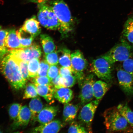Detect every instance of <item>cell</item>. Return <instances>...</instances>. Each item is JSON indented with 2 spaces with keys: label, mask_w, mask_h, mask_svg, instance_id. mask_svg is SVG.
<instances>
[{
  "label": "cell",
  "mask_w": 133,
  "mask_h": 133,
  "mask_svg": "<svg viewBox=\"0 0 133 133\" xmlns=\"http://www.w3.org/2000/svg\"><path fill=\"white\" fill-rule=\"evenodd\" d=\"M38 94L44 97L48 103L54 102V94L56 88L52 85H40L35 84Z\"/></svg>",
  "instance_id": "obj_15"
},
{
  "label": "cell",
  "mask_w": 133,
  "mask_h": 133,
  "mask_svg": "<svg viewBox=\"0 0 133 133\" xmlns=\"http://www.w3.org/2000/svg\"><path fill=\"white\" fill-rule=\"evenodd\" d=\"M16 33L23 48L28 47L32 44L35 38L30 33L22 28L17 31Z\"/></svg>",
  "instance_id": "obj_23"
},
{
  "label": "cell",
  "mask_w": 133,
  "mask_h": 133,
  "mask_svg": "<svg viewBox=\"0 0 133 133\" xmlns=\"http://www.w3.org/2000/svg\"><path fill=\"white\" fill-rule=\"evenodd\" d=\"M50 66L45 61H41L40 63L39 69L37 76H47Z\"/></svg>",
  "instance_id": "obj_36"
},
{
  "label": "cell",
  "mask_w": 133,
  "mask_h": 133,
  "mask_svg": "<svg viewBox=\"0 0 133 133\" xmlns=\"http://www.w3.org/2000/svg\"><path fill=\"white\" fill-rule=\"evenodd\" d=\"M0 70L13 89L19 90L26 86V81L23 77L19 64L10 53L0 61Z\"/></svg>",
  "instance_id": "obj_1"
},
{
  "label": "cell",
  "mask_w": 133,
  "mask_h": 133,
  "mask_svg": "<svg viewBox=\"0 0 133 133\" xmlns=\"http://www.w3.org/2000/svg\"><path fill=\"white\" fill-rule=\"evenodd\" d=\"M64 125L61 121L56 119L35 128L33 132L55 133L59 132Z\"/></svg>",
  "instance_id": "obj_14"
},
{
  "label": "cell",
  "mask_w": 133,
  "mask_h": 133,
  "mask_svg": "<svg viewBox=\"0 0 133 133\" xmlns=\"http://www.w3.org/2000/svg\"><path fill=\"white\" fill-rule=\"evenodd\" d=\"M73 74L72 71L69 68L62 66L59 69V74L61 77L72 75Z\"/></svg>",
  "instance_id": "obj_39"
},
{
  "label": "cell",
  "mask_w": 133,
  "mask_h": 133,
  "mask_svg": "<svg viewBox=\"0 0 133 133\" xmlns=\"http://www.w3.org/2000/svg\"><path fill=\"white\" fill-rule=\"evenodd\" d=\"M71 61L73 73L80 85L85 77L83 71L87 69V61L82 53L79 50H77L71 54Z\"/></svg>",
  "instance_id": "obj_7"
},
{
  "label": "cell",
  "mask_w": 133,
  "mask_h": 133,
  "mask_svg": "<svg viewBox=\"0 0 133 133\" xmlns=\"http://www.w3.org/2000/svg\"><path fill=\"white\" fill-rule=\"evenodd\" d=\"M60 24L59 30L63 34L66 35L72 30L74 20L67 4L63 0H52L49 2Z\"/></svg>",
  "instance_id": "obj_3"
},
{
  "label": "cell",
  "mask_w": 133,
  "mask_h": 133,
  "mask_svg": "<svg viewBox=\"0 0 133 133\" xmlns=\"http://www.w3.org/2000/svg\"><path fill=\"white\" fill-rule=\"evenodd\" d=\"M30 110L26 105L22 107L17 118L12 125L13 129L24 128L28 125L31 118Z\"/></svg>",
  "instance_id": "obj_12"
},
{
  "label": "cell",
  "mask_w": 133,
  "mask_h": 133,
  "mask_svg": "<svg viewBox=\"0 0 133 133\" xmlns=\"http://www.w3.org/2000/svg\"><path fill=\"white\" fill-rule=\"evenodd\" d=\"M40 38L43 50L45 55L55 51L56 46L50 36L45 34H41Z\"/></svg>",
  "instance_id": "obj_24"
},
{
  "label": "cell",
  "mask_w": 133,
  "mask_h": 133,
  "mask_svg": "<svg viewBox=\"0 0 133 133\" xmlns=\"http://www.w3.org/2000/svg\"><path fill=\"white\" fill-rule=\"evenodd\" d=\"M122 66L123 69L130 74L133 78V59L130 58L123 62Z\"/></svg>",
  "instance_id": "obj_37"
},
{
  "label": "cell",
  "mask_w": 133,
  "mask_h": 133,
  "mask_svg": "<svg viewBox=\"0 0 133 133\" xmlns=\"http://www.w3.org/2000/svg\"><path fill=\"white\" fill-rule=\"evenodd\" d=\"M11 54L15 58L17 62L19 64L23 77L27 82L28 80H29L30 79L29 70H28V62L16 58L12 54Z\"/></svg>",
  "instance_id": "obj_30"
},
{
  "label": "cell",
  "mask_w": 133,
  "mask_h": 133,
  "mask_svg": "<svg viewBox=\"0 0 133 133\" xmlns=\"http://www.w3.org/2000/svg\"><path fill=\"white\" fill-rule=\"evenodd\" d=\"M59 69L57 65L50 66L48 73V76L51 80L54 78L59 74Z\"/></svg>",
  "instance_id": "obj_38"
},
{
  "label": "cell",
  "mask_w": 133,
  "mask_h": 133,
  "mask_svg": "<svg viewBox=\"0 0 133 133\" xmlns=\"http://www.w3.org/2000/svg\"><path fill=\"white\" fill-rule=\"evenodd\" d=\"M119 113L125 118L132 129L133 133V111L127 104H121L117 107Z\"/></svg>",
  "instance_id": "obj_25"
},
{
  "label": "cell",
  "mask_w": 133,
  "mask_h": 133,
  "mask_svg": "<svg viewBox=\"0 0 133 133\" xmlns=\"http://www.w3.org/2000/svg\"><path fill=\"white\" fill-rule=\"evenodd\" d=\"M61 76L59 74L54 78L51 80V83L52 85L56 89H59V82Z\"/></svg>",
  "instance_id": "obj_40"
},
{
  "label": "cell",
  "mask_w": 133,
  "mask_h": 133,
  "mask_svg": "<svg viewBox=\"0 0 133 133\" xmlns=\"http://www.w3.org/2000/svg\"><path fill=\"white\" fill-rule=\"evenodd\" d=\"M122 33L123 38L133 46V15L125 23Z\"/></svg>",
  "instance_id": "obj_21"
},
{
  "label": "cell",
  "mask_w": 133,
  "mask_h": 133,
  "mask_svg": "<svg viewBox=\"0 0 133 133\" xmlns=\"http://www.w3.org/2000/svg\"><path fill=\"white\" fill-rule=\"evenodd\" d=\"M104 124L109 132H131L132 129L119 113L117 107L106 109L104 113Z\"/></svg>",
  "instance_id": "obj_2"
},
{
  "label": "cell",
  "mask_w": 133,
  "mask_h": 133,
  "mask_svg": "<svg viewBox=\"0 0 133 133\" xmlns=\"http://www.w3.org/2000/svg\"><path fill=\"white\" fill-rule=\"evenodd\" d=\"M74 97L73 91L69 88L56 89L54 97L62 104L68 103L72 100Z\"/></svg>",
  "instance_id": "obj_18"
},
{
  "label": "cell",
  "mask_w": 133,
  "mask_h": 133,
  "mask_svg": "<svg viewBox=\"0 0 133 133\" xmlns=\"http://www.w3.org/2000/svg\"><path fill=\"white\" fill-rule=\"evenodd\" d=\"M95 82L94 75L91 74L85 77L79 85L81 86V90L79 97L81 104H87L94 98L93 86Z\"/></svg>",
  "instance_id": "obj_8"
},
{
  "label": "cell",
  "mask_w": 133,
  "mask_h": 133,
  "mask_svg": "<svg viewBox=\"0 0 133 133\" xmlns=\"http://www.w3.org/2000/svg\"><path fill=\"white\" fill-rule=\"evenodd\" d=\"M10 53L15 57L27 62L33 58L39 59L42 54L40 47L35 44L26 48L11 51Z\"/></svg>",
  "instance_id": "obj_9"
},
{
  "label": "cell",
  "mask_w": 133,
  "mask_h": 133,
  "mask_svg": "<svg viewBox=\"0 0 133 133\" xmlns=\"http://www.w3.org/2000/svg\"><path fill=\"white\" fill-rule=\"evenodd\" d=\"M6 44L9 52L11 51L23 49L15 30H8L6 37Z\"/></svg>",
  "instance_id": "obj_16"
},
{
  "label": "cell",
  "mask_w": 133,
  "mask_h": 133,
  "mask_svg": "<svg viewBox=\"0 0 133 133\" xmlns=\"http://www.w3.org/2000/svg\"><path fill=\"white\" fill-rule=\"evenodd\" d=\"M58 52L54 51L52 52L46 54L44 57L45 61L50 65H57L59 63Z\"/></svg>",
  "instance_id": "obj_33"
},
{
  "label": "cell",
  "mask_w": 133,
  "mask_h": 133,
  "mask_svg": "<svg viewBox=\"0 0 133 133\" xmlns=\"http://www.w3.org/2000/svg\"><path fill=\"white\" fill-rule=\"evenodd\" d=\"M110 86L109 83L102 81L95 82L93 89L94 97L96 99L100 100L109 90Z\"/></svg>",
  "instance_id": "obj_20"
},
{
  "label": "cell",
  "mask_w": 133,
  "mask_h": 133,
  "mask_svg": "<svg viewBox=\"0 0 133 133\" xmlns=\"http://www.w3.org/2000/svg\"><path fill=\"white\" fill-rule=\"evenodd\" d=\"M77 81L76 76H73L72 75L62 77L61 76L59 82V88H69L72 87L75 84Z\"/></svg>",
  "instance_id": "obj_28"
},
{
  "label": "cell",
  "mask_w": 133,
  "mask_h": 133,
  "mask_svg": "<svg viewBox=\"0 0 133 133\" xmlns=\"http://www.w3.org/2000/svg\"><path fill=\"white\" fill-rule=\"evenodd\" d=\"M88 130L77 122L72 121L68 130V133H84L89 132Z\"/></svg>",
  "instance_id": "obj_34"
},
{
  "label": "cell",
  "mask_w": 133,
  "mask_h": 133,
  "mask_svg": "<svg viewBox=\"0 0 133 133\" xmlns=\"http://www.w3.org/2000/svg\"><path fill=\"white\" fill-rule=\"evenodd\" d=\"M38 93L34 84L29 83L26 86L23 99L34 98L38 96Z\"/></svg>",
  "instance_id": "obj_31"
},
{
  "label": "cell",
  "mask_w": 133,
  "mask_h": 133,
  "mask_svg": "<svg viewBox=\"0 0 133 133\" xmlns=\"http://www.w3.org/2000/svg\"><path fill=\"white\" fill-rule=\"evenodd\" d=\"M112 65L102 56L93 61L91 70L99 78L109 83L112 79Z\"/></svg>",
  "instance_id": "obj_6"
},
{
  "label": "cell",
  "mask_w": 133,
  "mask_h": 133,
  "mask_svg": "<svg viewBox=\"0 0 133 133\" xmlns=\"http://www.w3.org/2000/svg\"><path fill=\"white\" fill-rule=\"evenodd\" d=\"M2 130H1V129H0V133H2Z\"/></svg>",
  "instance_id": "obj_42"
},
{
  "label": "cell",
  "mask_w": 133,
  "mask_h": 133,
  "mask_svg": "<svg viewBox=\"0 0 133 133\" xmlns=\"http://www.w3.org/2000/svg\"><path fill=\"white\" fill-rule=\"evenodd\" d=\"M61 52V55L59 58V64L63 67L69 68L73 72L70 50L67 49H64Z\"/></svg>",
  "instance_id": "obj_27"
},
{
  "label": "cell",
  "mask_w": 133,
  "mask_h": 133,
  "mask_svg": "<svg viewBox=\"0 0 133 133\" xmlns=\"http://www.w3.org/2000/svg\"><path fill=\"white\" fill-rule=\"evenodd\" d=\"M117 76L119 86L126 95L133 96V78L123 69L118 70Z\"/></svg>",
  "instance_id": "obj_11"
},
{
  "label": "cell",
  "mask_w": 133,
  "mask_h": 133,
  "mask_svg": "<svg viewBox=\"0 0 133 133\" xmlns=\"http://www.w3.org/2000/svg\"><path fill=\"white\" fill-rule=\"evenodd\" d=\"M99 101L96 99L90 101L84 106L79 112L78 118L83 124L85 125L89 130L91 129V125Z\"/></svg>",
  "instance_id": "obj_10"
},
{
  "label": "cell",
  "mask_w": 133,
  "mask_h": 133,
  "mask_svg": "<svg viewBox=\"0 0 133 133\" xmlns=\"http://www.w3.org/2000/svg\"><path fill=\"white\" fill-rule=\"evenodd\" d=\"M23 29L32 35L35 38L40 34L41 29L39 22L34 16L25 21Z\"/></svg>",
  "instance_id": "obj_17"
},
{
  "label": "cell",
  "mask_w": 133,
  "mask_h": 133,
  "mask_svg": "<svg viewBox=\"0 0 133 133\" xmlns=\"http://www.w3.org/2000/svg\"><path fill=\"white\" fill-rule=\"evenodd\" d=\"M32 82L35 84L40 85H52L51 80L48 76H36L33 78Z\"/></svg>",
  "instance_id": "obj_35"
},
{
  "label": "cell",
  "mask_w": 133,
  "mask_h": 133,
  "mask_svg": "<svg viewBox=\"0 0 133 133\" xmlns=\"http://www.w3.org/2000/svg\"><path fill=\"white\" fill-rule=\"evenodd\" d=\"M28 70L30 77L34 78L37 75L39 71L40 62L38 58H33L28 63Z\"/></svg>",
  "instance_id": "obj_29"
},
{
  "label": "cell",
  "mask_w": 133,
  "mask_h": 133,
  "mask_svg": "<svg viewBox=\"0 0 133 133\" xmlns=\"http://www.w3.org/2000/svg\"><path fill=\"white\" fill-rule=\"evenodd\" d=\"M79 106L72 104H65L63 111V120L65 123L71 122L75 118Z\"/></svg>",
  "instance_id": "obj_19"
},
{
  "label": "cell",
  "mask_w": 133,
  "mask_h": 133,
  "mask_svg": "<svg viewBox=\"0 0 133 133\" xmlns=\"http://www.w3.org/2000/svg\"><path fill=\"white\" fill-rule=\"evenodd\" d=\"M29 107L31 112V120L35 122L36 121V118L43 107L40 98L37 96L31 99L29 103Z\"/></svg>",
  "instance_id": "obj_22"
},
{
  "label": "cell",
  "mask_w": 133,
  "mask_h": 133,
  "mask_svg": "<svg viewBox=\"0 0 133 133\" xmlns=\"http://www.w3.org/2000/svg\"><path fill=\"white\" fill-rule=\"evenodd\" d=\"M8 30L3 29L0 26V61L9 53L6 46L5 40Z\"/></svg>",
  "instance_id": "obj_26"
},
{
  "label": "cell",
  "mask_w": 133,
  "mask_h": 133,
  "mask_svg": "<svg viewBox=\"0 0 133 133\" xmlns=\"http://www.w3.org/2000/svg\"><path fill=\"white\" fill-rule=\"evenodd\" d=\"M30 2L36 3L38 4H44L50 0H28Z\"/></svg>",
  "instance_id": "obj_41"
},
{
  "label": "cell",
  "mask_w": 133,
  "mask_h": 133,
  "mask_svg": "<svg viewBox=\"0 0 133 133\" xmlns=\"http://www.w3.org/2000/svg\"><path fill=\"white\" fill-rule=\"evenodd\" d=\"M59 111L57 106H48L42 109L38 114L36 121L41 124L47 123L52 121Z\"/></svg>",
  "instance_id": "obj_13"
},
{
  "label": "cell",
  "mask_w": 133,
  "mask_h": 133,
  "mask_svg": "<svg viewBox=\"0 0 133 133\" xmlns=\"http://www.w3.org/2000/svg\"><path fill=\"white\" fill-rule=\"evenodd\" d=\"M21 105L18 103H14L11 105L8 109V113L11 119L15 120L17 118L22 107Z\"/></svg>",
  "instance_id": "obj_32"
},
{
  "label": "cell",
  "mask_w": 133,
  "mask_h": 133,
  "mask_svg": "<svg viewBox=\"0 0 133 133\" xmlns=\"http://www.w3.org/2000/svg\"><path fill=\"white\" fill-rule=\"evenodd\" d=\"M133 46L124 38L102 56L113 65L117 62H124L133 55Z\"/></svg>",
  "instance_id": "obj_4"
},
{
  "label": "cell",
  "mask_w": 133,
  "mask_h": 133,
  "mask_svg": "<svg viewBox=\"0 0 133 133\" xmlns=\"http://www.w3.org/2000/svg\"><path fill=\"white\" fill-rule=\"evenodd\" d=\"M38 5V17L42 25L48 29L59 30L60 24L51 6L46 3Z\"/></svg>",
  "instance_id": "obj_5"
}]
</instances>
